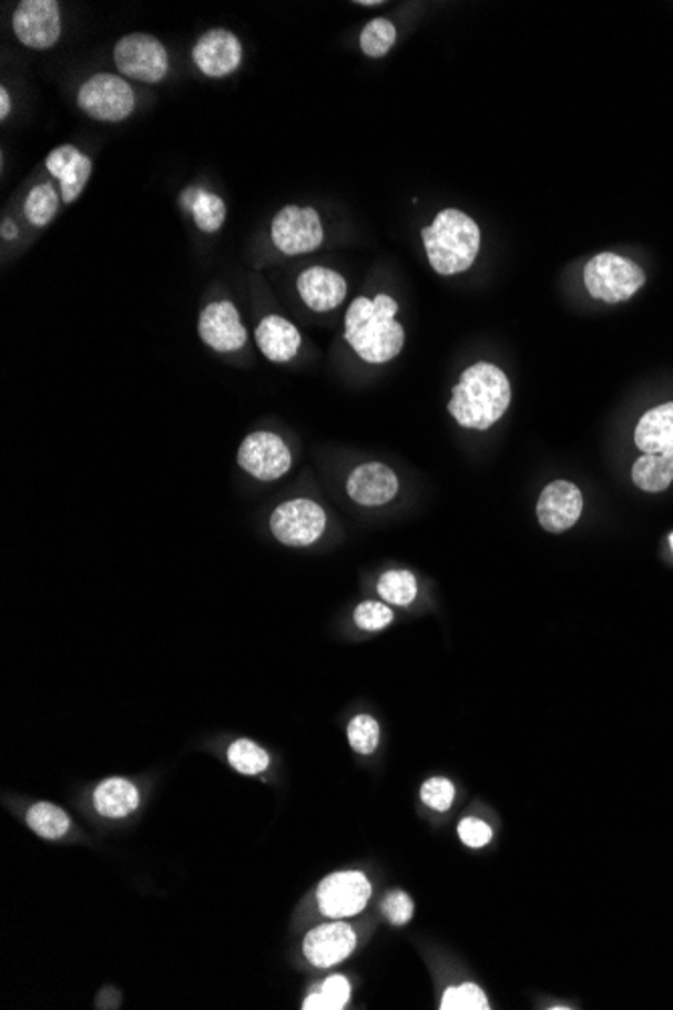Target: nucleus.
Instances as JSON below:
<instances>
[{"instance_id": "nucleus-1", "label": "nucleus", "mask_w": 673, "mask_h": 1010, "mask_svg": "<svg viewBox=\"0 0 673 1010\" xmlns=\"http://www.w3.org/2000/svg\"><path fill=\"white\" fill-rule=\"evenodd\" d=\"M398 312V303L384 293L376 299L357 297L345 315V341L367 364L391 361L406 344V331L396 322Z\"/></svg>"}, {"instance_id": "nucleus-2", "label": "nucleus", "mask_w": 673, "mask_h": 1010, "mask_svg": "<svg viewBox=\"0 0 673 1010\" xmlns=\"http://www.w3.org/2000/svg\"><path fill=\"white\" fill-rule=\"evenodd\" d=\"M512 388L507 374L488 361L468 367L453 386L448 411L468 430H488L507 414Z\"/></svg>"}, {"instance_id": "nucleus-3", "label": "nucleus", "mask_w": 673, "mask_h": 1010, "mask_svg": "<svg viewBox=\"0 0 673 1010\" xmlns=\"http://www.w3.org/2000/svg\"><path fill=\"white\" fill-rule=\"evenodd\" d=\"M421 238L431 268L443 277L472 267L482 243L478 224L466 212L456 208L440 212L436 221L421 231Z\"/></svg>"}, {"instance_id": "nucleus-4", "label": "nucleus", "mask_w": 673, "mask_h": 1010, "mask_svg": "<svg viewBox=\"0 0 673 1010\" xmlns=\"http://www.w3.org/2000/svg\"><path fill=\"white\" fill-rule=\"evenodd\" d=\"M585 287L589 295L603 303L630 300L645 285V273L625 256L599 253L585 265Z\"/></svg>"}, {"instance_id": "nucleus-5", "label": "nucleus", "mask_w": 673, "mask_h": 1010, "mask_svg": "<svg viewBox=\"0 0 673 1010\" xmlns=\"http://www.w3.org/2000/svg\"><path fill=\"white\" fill-rule=\"evenodd\" d=\"M78 103L89 118L98 122H122L135 110V93L120 75L98 73L81 85Z\"/></svg>"}, {"instance_id": "nucleus-6", "label": "nucleus", "mask_w": 673, "mask_h": 1010, "mask_svg": "<svg viewBox=\"0 0 673 1010\" xmlns=\"http://www.w3.org/2000/svg\"><path fill=\"white\" fill-rule=\"evenodd\" d=\"M113 61L125 78L142 83H160L167 75V51L155 37L145 33L128 34L113 49Z\"/></svg>"}, {"instance_id": "nucleus-7", "label": "nucleus", "mask_w": 673, "mask_h": 1010, "mask_svg": "<svg viewBox=\"0 0 673 1010\" xmlns=\"http://www.w3.org/2000/svg\"><path fill=\"white\" fill-rule=\"evenodd\" d=\"M327 517L317 502L295 499L276 507L271 517V531L276 541L288 547H309L325 533Z\"/></svg>"}, {"instance_id": "nucleus-8", "label": "nucleus", "mask_w": 673, "mask_h": 1010, "mask_svg": "<svg viewBox=\"0 0 673 1010\" xmlns=\"http://www.w3.org/2000/svg\"><path fill=\"white\" fill-rule=\"evenodd\" d=\"M271 236L276 248L283 255H307L317 251L323 245V224L319 212L315 208H300V206H285L278 212L271 226Z\"/></svg>"}, {"instance_id": "nucleus-9", "label": "nucleus", "mask_w": 673, "mask_h": 1010, "mask_svg": "<svg viewBox=\"0 0 673 1010\" xmlns=\"http://www.w3.org/2000/svg\"><path fill=\"white\" fill-rule=\"evenodd\" d=\"M12 31L22 45L44 51L61 39V9L55 0H22L12 14Z\"/></svg>"}, {"instance_id": "nucleus-10", "label": "nucleus", "mask_w": 673, "mask_h": 1010, "mask_svg": "<svg viewBox=\"0 0 673 1010\" xmlns=\"http://www.w3.org/2000/svg\"><path fill=\"white\" fill-rule=\"evenodd\" d=\"M236 460L248 475L263 482L285 477L293 465L287 442L275 432L248 433L238 448Z\"/></svg>"}, {"instance_id": "nucleus-11", "label": "nucleus", "mask_w": 673, "mask_h": 1010, "mask_svg": "<svg viewBox=\"0 0 673 1010\" xmlns=\"http://www.w3.org/2000/svg\"><path fill=\"white\" fill-rule=\"evenodd\" d=\"M371 898V884L359 871H339L325 877L317 889L319 910L327 918H351Z\"/></svg>"}, {"instance_id": "nucleus-12", "label": "nucleus", "mask_w": 673, "mask_h": 1010, "mask_svg": "<svg viewBox=\"0 0 673 1010\" xmlns=\"http://www.w3.org/2000/svg\"><path fill=\"white\" fill-rule=\"evenodd\" d=\"M198 334L200 339L218 354L238 351L248 339L241 313L231 300H216L200 313Z\"/></svg>"}, {"instance_id": "nucleus-13", "label": "nucleus", "mask_w": 673, "mask_h": 1010, "mask_svg": "<svg viewBox=\"0 0 673 1010\" xmlns=\"http://www.w3.org/2000/svg\"><path fill=\"white\" fill-rule=\"evenodd\" d=\"M192 61L206 78H226L241 65L243 45L231 31L212 29L192 49Z\"/></svg>"}, {"instance_id": "nucleus-14", "label": "nucleus", "mask_w": 673, "mask_h": 1010, "mask_svg": "<svg viewBox=\"0 0 673 1010\" xmlns=\"http://www.w3.org/2000/svg\"><path fill=\"white\" fill-rule=\"evenodd\" d=\"M583 512V494L569 480H554L542 490L537 517L549 533H564L577 524Z\"/></svg>"}, {"instance_id": "nucleus-15", "label": "nucleus", "mask_w": 673, "mask_h": 1010, "mask_svg": "<svg viewBox=\"0 0 673 1010\" xmlns=\"http://www.w3.org/2000/svg\"><path fill=\"white\" fill-rule=\"evenodd\" d=\"M398 490V475L384 462H365L347 480V494L361 507H384Z\"/></svg>"}, {"instance_id": "nucleus-16", "label": "nucleus", "mask_w": 673, "mask_h": 1010, "mask_svg": "<svg viewBox=\"0 0 673 1010\" xmlns=\"http://www.w3.org/2000/svg\"><path fill=\"white\" fill-rule=\"evenodd\" d=\"M355 943H357V936H355L354 928L343 921H333V924H325V926L310 930L303 943V950L309 958L310 965L332 968L354 952Z\"/></svg>"}, {"instance_id": "nucleus-17", "label": "nucleus", "mask_w": 673, "mask_h": 1010, "mask_svg": "<svg viewBox=\"0 0 673 1010\" xmlns=\"http://www.w3.org/2000/svg\"><path fill=\"white\" fill-rule=\"evenodd\" d=\"M298 295L317 313L337 309L347 297V280L333 268L310 267L298 275Z\"/></svg>"}, {"instance_id": "nucleus-18", "label": "nucleus", "mask_w": 673, "mask_h": 1010, "mask_svg": "<svg viewBox=\"0 0 673 1010\" xmlns=\"http://www.w3.org/2000/svg\"><path fill=\"white\" fill-rule=\"evenodd\" d=\"M44 164L49 174L61 182L63 202L78 201L93 172L91 157L81 154L75 145L65 144L55 147Z\"/></svg>"}, {"instance_id": "nucleus-19", "label": "nucleus", "mask_w": 673, "mask_h": 1010, "mask_svg": "<svg viewBox=\"0 0 673 1010\" xmlns=\"http://www.w3.org/2000/svg\"><path fill=\"white\" fill-rule=\"evenodd\" d=\"M256 345L266 359L275 364H287L297 356L300 347V334L293 323L281 315H266L256 327Z\"/></svg>"}, {"instance_id": "nucleus-20", "label": "nucleus", "mask_w": 673, "mask_h": 1010, "mask_svg": "<svg viewBox=\"0 0 673 1010\" xmlns=\"http://www.w3.org/2000/svg\"><path fill=\"white\" fill-rule=\"evenodd\" d=\"M635 445L643 455L673 458V401L652 408L641 416L635 428Z\"/></svg>"}, {"instance_id": "nucleus-21", "label": "nucleus", "mask_w": 673, "mask_h": 1010, "mask_svg": "<svg viewBox=\"0 0 673 1010\" xmlns=\"http://www.w3.org/2000/svg\"><path fill=\"white\" fill-rule=\"evenodd\" d=\"M93 803H95L98 813H101L103 817L122 819L132 810L137 809L140 793L128 778H105L100 787L95 788Z\"/></svg>"}, {"instance_id": "nucleus-22", "label": "nucleus", "mask_w": 673, "mask_h": 1010, "mask_svg": "<svg viewBox=\"0 0 673 1010\" xmlns=\"http://www.w3.org/2000/svg\"><path fill=\"white\" fill-rule=\"evenodd\" d=\"M631 477L635 487L645 492H662L673 482V458L662 455H643L633 465Z\"/></svg>"}, {"instance_id": "nucleus-23", "label": "nucleus", "mask_w": 673, "mask_h": 1010, "mask_svg": "<svg viewBox=\"0 0 673 1010\" xmlns=\"http://www.w3.org/2000/svg\"><path fill=\"white\" fill-rule=\"evenodd\" d=\"M190 211L194 216V223L202 233H218L226 221V204L221 196L206 192V190H194Z\"/></svg>"}, {"instance_id": "nucleus-24", "label": "nucleus", "mask_w": 673, "mask_h": 1010, "mask_svg": "<svg viewBox=\"0 0 673 1010\" xmlns=\"http://www.w3.org/2000/svg\"><path fill=\"white\" fill-rule=\"evenodd\" d=\"M27 823L43 839H61L69 829V817L51 803H37L27 813Z\"/></svg>"}, {"instance_id": "nucleus-25", "label": "nucleus", "mask_w": 673, "mask_h": 1010, "mask_svg": "<svg viewBox=\"0 0 673 1010\" xmlns=\"http://www.w3.org/2000/svg\"><path fill=\"white\" fill-rule=\"evenodd\" d=\"M59 202H61L59 194L51 184H47V182L39 184L29 192V196L24 201V216L37 228H43L55 218Z\"/></svg>"}, {"instance_id": "nucleus-26", "label": "nucleus", "mask_w": 673, "mask_h": 1010, "mask_svg": "<svg viewBox=\"0 0 673 1010\" xmlns=\"http://www.w3.org/2000/svg\"><path fill=\"white\" fill-rule=\"evenodd\" d=\"M377 593L387 603L406 608L418 595V581L414 578V573L404 571V569L387 571L377 583Z\"/></svg>"}, {"instance_id": "nucleus-27", "label": "nucleus", "mask_w": 673, "mask_h": 1010, "mask_svg": "<svg viewBox=\"0 0 673 1010\" xmlns=\"http://www.w3.org/2000/svg\"><path fill=\"white\" fill-rule=\"evenodd\" d=\"M396 39H398L396 24L387 19H374L365 24L359 43H361V51L365 55L381 59L391 51V47L396 45Z\"/></svg>"}, {"instance_id": "nucleus-28", "label": "nucleus", "mask_w": 673, "mask_h": 1010, "mask_svg": "<svg viewBox=\"0 0 673 1010\" xmlns=\"http://www.w3.org/2000/svg\"><path fill=\"white\" fill-rule=\"evenodd\" d=\"M228 763L243 775H258L271 765V758L265 748H261L253 741H236L228 748Z\"/></svg>"}, {"instance_id": "nucleus-29", "label": "nucleus", "mask_w": 673, "mask_h": 1010, "mask_svg": "<svg viewBox=\"0 0 673 1010\" xmlns=\"http://www.w3.org/2000/svg\"><path fill=\"white\" fill-rule=\"evenodd\" d=\"M351 997V987L347 978L332 977L325 980V985L313 992L309 999L303 1002L305 1010H339L347 1004Z\"/></svg>"}, {"instance_id": "nucleus-30", "label": "nucleus", "mask_w": 673, "mask_h": 1010, "mask_svg": "<svg viewBox=\"0 0 673 1010\" xmlns=\"http://www.w3.org/2000/svg\"><path fill=\"white\" fill-rule=\"evenodd\" d=\"M347 736H349V744H351L355 753L371 755L377 748V743H379V724H377L374 716L359 714V716H355L354 721L349 722Z\"/></svg>"}, {"instance_id": "nucleus-31", "label": "nucleus", "mask_w": 673, "mask_h": 1010, "mask_svg": "<svg viewBox=\"0 0 673 1010\" xmlns=\"http://www.w3.org/2000/svg\"><path fill=\"white\" fill-rule=\"evenodd\" d=\"M443 1010H488V999H486L482 988L476 985H462V987L448 988L443 992Z\"/></svg>"}, {"instance_id": "nucleus-32", "label": "nucleus", "mask_w": 673, "mask_h": 1010, "mask_svg": "<svg viewBox=\"0 0 673 1010\" xmlns=\"http://www.w3.org/2000/svg\"><path fill=\"white\" fill-rule=\"evenodd\" d=\"M354 620L357 623V628H361L364 632H379V630H384L391 623L394 613L379 601H364V603L357 605Z\"/></svg>"}, {"instance_id": "nucleus-33", "label": "nucleus", "mask_w": 673, "mask_h": 1010, "mask_svg": "<svg viewBox=\"0 0 673 1010\" xmlns=\"http://www.w3.org/2000/svg\"><path fill=\"white\" fill-rule=\"evenodd\" d=\"M421 800L434 810H448L453 803V785L448 778H430L421 787Z\"/></svg>"}, {"instance_id": "nucleus-34", "label": "nucleus", "mask_w": 673, "mask_h": 1010, "mask_svg": "<svg viewBox=\"0 0 673 1010\" xmlns=\"http://www.w3.org/2000/svg\"><path fill=\"white\" fill-rule=\"evenodd\" d=\"M381 910L387 916V920L396 926H401L406 921L411 920L414 916V904L409 899L408 894L404 891H391L387 894V898L381 901Z\"/></svg>"}, {"instance_id": "nucleus-35", "label": "nucleus", "mask_w": 673, "mask_h": 1010, "mask_svg": "<svg viewBox=\"0 0 673 1010\" xmlns=\"http://www.w3.org/2000/svg\"><path fill=\"white\" fill-rule=\"evenodd\" d=\"M458 835L468 847H482L492 839V829L485 822L468 817L458 825Z\"/></svg>"}, {"instance_id": "nucleus-36", "label": "nucleus", "mask_w": 673, "mask_h": 1010, "mask_svg": "<svg viewBox=\"0 0 673 1010\" xmlns=\"http://www.w3.org/2000/svg\"><path fill=\"white\" fill-rule=\"evenodd\" d=\"M9 113H11V95L7 88H0V120L4 122L9 118Z\"/></svg>"}, {"instance_id": "nucleus-37", "label": "nucleus", "mask_w": 673, "mask_h": 1010, "mask_svg": "<svg viewBox=\"0 0 673 1010\" xmlns=\"http://www.w3.org/2000/svg\"><path fill=\"white\" fill-rule=\"evenodd\" d=\"M0 231H2V238H7V241H12V238L19 236V228H17V224L12 223V221H4Z\"/></svg>"}, {"instance_id": "nucleus-38", "label": "nucleus", "mask_w": 673, "mask_h": 1010, "mask_svg": "<svg viewBox=\"0 0 673 1010\" xmlns=\"http://www.w3.org/2000/svg\"><path fill=\"white\" fill-rule=\"evenodd\" d=\"M355 4H361V7H377V4H381V0H357Z\"/></svg>"}, {"instance_id": "nucleus-39", "label": "nucleus", "mask_w": 673, "mask_h": 1010, "mask_svg": "<svg viewBox=\"0 0 673 1010\" xmlns=\"http://www.w3.org/2000/svg\"><path fill=\"white\" fill-rule=\"evenodd\" d=\"M670 543H672V549H673V533H672V537H670Z\"/></svg>"}]
</instances>
